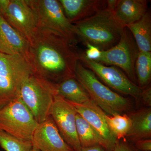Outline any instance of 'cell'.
Returning a JSON list of instances; mask_svg holds the SVG:
<instances>
[{
    "label": "cell",
    "mask_w": 151,
    "mask_h": 151,
    "mask_svg": "<svg viewBox=\"0 0 151 151\" xmlns=\"http://www.w3.org/2000/svg\"><path fill=\"white\" fill-rule=\"evenodd\" d=\"M87 49L85 52H83L84 56L87 59L92 61H97L101 57L102 51L96 47L86 43L85 44Z\"/></svg>",
    "instance_id": "cell-24"
},
{
    "label": "cell",
    "mask_w": 151,
    "mask_h": 151,
    "mask_svg": "<svg viewBox=\"0 0 151 151\" xmlns=\"http://www.w3.org/2000/svg\"><path fill=\"white\" fill-rule=\"evenodd\" d=\"M65 16L72 24L92 16L107 7V1L59 0Z\"/></svg>",
    "instance_id": "cell-15"
},
{
    "label": "cell",
    "mask_w": 151,
    "mask_h": 151,
    "mask_svg": "<svg viewBox=\"0 0 151 151\" xmlns=\"http://www.w3.org/2000/svg\"><path fill=\"white\" fill-rule=\"evenodd\" d=\"M135 73L140 87H145L151 80V52H139L135 63Z\"/></svg>",
    "instance_id": "cell-22"
},
{
    "label": "cell",
    "mask_w": 151,
    "mask_h": 151,
    "mask_svg": "<svg viewBox=\"0 0 151 151\" xmlns=\"http://www.w3.org/2000/svg\"><path fill=\"white\" fill-rule=\"evenodd\" d=\"M76 132L81 147H89L100 145L107 151V146L105 141L79 114L77 113L76 118Z\"/></svg>",
    "instance_id": "cell-20"
},
{
    "label": "cell",
    "mask_w": 151,
    "mask_h": 151,
    "mask_svg": "<svg viewBox=\"0 0 151 151\" xmlns=\"http://www.w3.org/2000/svg\"><path fill=\"white\" fill-rule=\"evenodd\" d=\"M38 125L20 97L0 109V130L15 137L31 142Z\"/></svg>",
    "instance_id": "cell-6"
},
{
    "label": "cell",
    "mask_w": 151,
    "mask_h": 151,
    "mask_svg": "<svg viewBox=\"0 0 151 151\" xmlns=\"http://www.w3.org/2000/svg\"><path fill=\"white\" fill-rule=\"evenodd\" d=\"M56 95L54 83L32 73L22 86L20 97L39 124L50 116Z\"/></svg>",
    "instance_id": "cell-5"
},
{
    "label": "cell",
    "mask_w": 151,
    "mask_h": 151,
    "mask_svg": "<svg viewBox=\"0 0 151 151\" xmlns=\"http://www.w3.org/2000/svg\"><path fill=\"white\" fill-rule=\"evenodd\" d=\"M29 43L27 60L33 74L54 84L75 77L78 54L62 35L38 26Z\"/></svg>",
    "instance_id": "cell-1"
},
{
    "label": "cell",
    "mask_w": 151,
    "mask_h": 151,
    "mask_svg": "<svg viewBox=\"0 0 151 151\" xmlns=\"http://www.w3.org/2000/svg\"><path fill=\"white\" fill-rule=\"evenodd\" d=\"M37 16L38 26L59 33L71 43L76 37L75 27L65 16L59 1L30 0Z\"/></svg>",
    "instance_id": "cell-7"
},
{
    "label": "cell",
    "mask_w": 151,
    "mask_h": 151,
    "mask_svg": "<svg viewBox=\"0 0 151 151\" xmlns=\"http://www.w3.org/2000/svg\"><path fill=\"white\" fill-rule=\"evenodd\" d=\"M133 36L139 52L151 51V18L147 12L139 20L126 27Z\"/></svg>",
    "instance_id": "cell-19"
},
{
    "label": "cell",
    "mask_w": 151,
    "mask_h": 151,
    "mask_svg": "<svg viewBox=\"0 0 151 151\" xmlns=\"http://www.w3.org/2000/svg\"><path fill=\"white\" fill-rule=\"evenodd\" d=\"M30 151H40L39 150H37V149L35 148L34 147H32V149Z\"/></svg>",
    "instance_id": "cell-29"
},
{
    "label": "cell",
    "mask_w": 151,
    "mask_h": 151,
    "mask_svg": "<svg viewBox=\"0 0 151 151\" xmlns=\"http://www.w3.org/2000/svg\"><path fill=\"white\" fill-rule=\"evenodd\" d=\"M113 151H138L135 147L127 142L126 140H117Z\"/></svg>",
    "instance_id": "cell-25"
},
{
    "label": "cell",
    "mask_w": 151,
    "mask_h": 151,
    "mask_svg": "<svg viewBox=\"0 0 151 151\" xmlns=\"http://www.w3.org/2000/svg\"><path fill=\"white\" fill-rule=\"evenodd\" d=\"M31 142L32 147L40 151H74L63 139L50 116L38 124Z\"/></svg>",
    "instance_id": "cell-12"
},
{
    "label": "cell",
    "mask_w": 151,
    "mask_h": 151,
    "mask_svg": "<svg viewBox=\"0 0 151 151\" xmlns=\"http://www.w3.org/2000/svg\"><path fill=\"white\" fill-rule=\"evenodd\" d=\"M77 114L72 103L59 95H55L50 116L63 139L74 151H78L81 148L76 132Z\"/></svg>",
    "instance_id": "cell-11"
},
{
    "label": "cell",
    "mask_w": 151,
    "mask_h": 151,
    "mask_svg": "<svg viewBox=\"0 0 151 151\" xmlns=\"http://www.w3.org/2000/svg\"><path fill=\"white\" fill-rule=\"evenodd\" d=\"M148 2L146 0H117L113 14L122 26L126 27L139 20L147 12Z\"/></svg>",
    "instance_id": "cell-16"
},
{
    "label": "cell",
    "mask_w": 151,
    "mask_h": 151,
    "mask_svg": "<svg viewBox=\"0 0 151 151\" xmlns=\"http://www.w3.org/2000/svg\"><path fill=\"white\" fill-rule=\"evenodd\" d=\"M29 42L7 22L0 13V52L19 55L27 59Z\"/></svg>",
    "instance_id": "cell-14"
},
{
    "label": "cell",
    "mask_w": 151,
    "mask_h": 151,
    "mask_svg": "<svg viewBox=\"0 0 151 151\" xmlns=\"http://www.w3.org/2000/svg\"><path fill=\"white\" fill-rule=\"evenodd\" d=\"M0 13L12 27L30 40L38 22L30 0H0Z\"/></svg>",
    "instance_id": "cell-9"
},
{
    "label": "cell",
    "mask_w": 151,
    "mask_h": 151,
    "mask_svg": "<svg viewBox=\"0 0 151 151\" xmlns=\"http://www.w3.org/2000/svg\"><path fill=\"white\" fill-rule=\"evenodd\" d=\"M78 60L111 88L136 99L139 98L142 88L131 81L118 68L89 60L83 53L78 54Z\"/></svg>",
    "instance_id": "cell-10"
},
{
    "label": "cell",
    "mask_w": 151,
    "mask_h": 151,
    "mask_svg": "<svg viewBox=\"0 0 151 151\" xmlns=\"http://www.w3.org/2000/svg\"><path fill=\"white\" fill-rule=\"evenodd\" d=\"M78 151H106L105 149L100 145H96L89 147H81Z\"/></svg>",
    "instance_id": "cell-28"
},
{
    "label": "cell",
    "mask_w": 151,
    "mask_h": 151,
    "mask_svg": "<svg viewBox=\"0 0 151 151\" xmlns=\"http://www.w3.org/2000/svg\"><path fill=\"white\" fill-rule=\"evenodd\" d=\"M138 50L132 34L125 27L119 42L110 49L102 51L101 57L96 62L120 68L131 81H134Z\"/></svg>",
    "instance_id": "cell-8"
},
{
    "label": "cell",
    "mask_w": 151,
    "mask_h": 151,
    "mask_svg": "<svg viewBox=\"0 0 151 151\" xmlns=\"http://www.w3.org/2000/svg\"><path fill=\"white\" fill-rule=\"evenodd\" d=\"M0 146L6 151H30L32 143L13 137L0 130Z\"/></svg>",
    "instance_id": "cell-23"
},
{
    "label": "cell",
    "mask_w": 151,
    "mask_h": 151,
    "mask_svg": "<svg viewBox=\"0 0 151 151\" xmlns=\"http://www.w3.org/2000/svg\"><path fill=\"white\" fill-rule=\"evenodd\" d=\"M57 95L74 104H83L91 100L88 92L75 77L55 84Z\"/></svg>",
    "instance_id": "cell-17"
},
{
    "label": "cell",
    "mask_w": 151,
    "mask_h": 151,
    "mask_svg": "<svg viewBox=\"0 0 151 151\" xmlns=\"http://www.w3.org/2000/svg\"><path fill=\"white\" fill-rule=\"evenodd\" d=\"M139 98L142 100L143 103L145 105L148 106H151V88L148 87L142 89Z\"/></svg>",
    "instance_id": "cell-27"
},
{
    "label": "cell",
    "mask_w": 151,
    "mask_h": 151,
    "mask_svg": "<svg viewBox=\"0 0 151 151\" xmlns=\"http://www.w3.org/2000/svg\"><path fill=\"white\" fill-rule=\"evenodd\" d=\"M132 124L127 137L136 142L139 140L147 139L151 136V110L144 108L129 116Z\"/></svg>",
    "instance_id": "cell-18"
},
{
    "label": "cell",
    "mask_w": 151,
    "mask_h": 151,
    "mask_svg": "<svg viewBox=\"0 0 151 151\" xmlns=\"http://www.w3.org/2000/svg\"><path fill=\"white\" fill-rule=\"evenodd\" d=\"M71 103L77 113L82 116L105 141L107 151H113L117 140L108 127L105 119L106 113L92 100L81 105Z\"/></svg>",
    "instance_id": "cell-13"
},
{
    "label": "cell",
    "mask_w": 151,
    "mask_h": 151,
    "mask_svg": "<svg viewBox=\"0 0 151 151\" xmlns=\"http://www.w3.org/2000/svg\"><path fill=\"white\" fill-rule=\"evenodd\" d=\"M76 37L105 51L119 42L124 28L116 19L112 9L106 7L97 13L73 24Z\"/></svg>",
    "instance_id": "cell-2"
},
{
    "label": "cell",
    "mask_w": 151,
    "mask_h": 151,
    "mask_svg": "<svg viewBox=\"0 0 151 151\" xmlns=\"http://www.w3.org/2000/svg\"><path fill=\"white\" fill-rule=\"evenodd\" d=\"M136 148L140 151H151V140L150 139H143L136 142Z\"/></svg>",
    "instance_id": "cell-26"
},
{
    "label": "cell",
    "mask_w": 151,
    "mask_h": 151,
    "mask_svg": "<svg viewBox=\"0 0 151 151\" xmlns=\"http://www.w3.org/2000/svg\"><path fill=\"white\" fill-rule=\"evenodd\" d=\"M32 71L26 58L0 52V109L20 97Z\"/></svg>",
    "instance_id": "cell-4"
},
{
    "label": "cell",
    "mask_w": 151,
    "mask_h": 151,
    "mask_svg": "<svg viewBox=\"0 0 151 151\" xmlns=\"http://www.w3.org/2000/svg\"><path fill=\"white\" fill-rule=\"evenodd\" d=\"M105 119L110 131L117 140H125L132 124L130 116L127 114L110 116L106 114Z\"/></svg>",
    "instance_id": "cell-21"
},
{
    "label": "cell",
    "mask_w": 151,
    "mask_h": 151,
    "mask_svg": "<svg viewBox=\"0 0 151 151\" xmlns=\"http://www.w3.org/2000/svg\"><path fill=\"white\" fill-rule=\"evenodd\" d=\"M75 77L86 89L91 100L108 115L123 114L132 108L128 98L113 92L103 84L94 72L79 60L76 66Z\"/></svg>",
    "instance_id": "cell-3"
}]
</instances>
